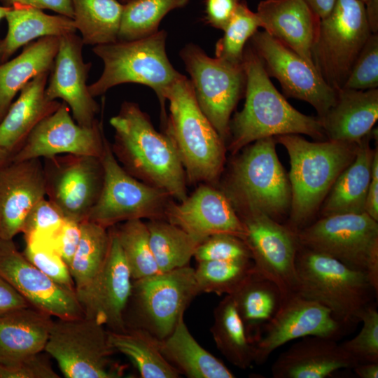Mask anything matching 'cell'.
I'll use <instances>...</instances> for the list:
<instances>
[{"instance_id":"cell-1","label":"cell","mask_w":378,"mask_h":378,"mask_svg":"<svg viewBox=\"0 0 378 378\" xmlns=\"http://www.w3.org/2000/svg\"><path fill=\"white\" fill-rule=\"evenodd\" d=\"M109 122L114 130L111 148L125 170L178 202L184 200L187 179L176 148L166 133L154 128L139 104L124 102Z\"/></svg>"},{"instance_id":"cell-2","label":"cell","mask_w":378,"mask_h":378,"mask_svg":"<svg viewBox=\"0 0 378 378\" xmlns=\"http://www.w3.org/2000/svg\"><path fill=\"white\" fill-rule=\"evenodd\" d=\"M243 64L246 74L245 102L230 121L232 153L258 139L284 134H305L327 140L318 117L293 107L276 90L254 50L246 46Z\"/></svg>"},{"instance_id":"cell-3","label":"cell","mask_w":378,"mask_h":378,"mask_svg":"<svg viewBox=\"0 0 378 378\" xmlns=\"http://www.w3.org/2000/svg\"><path fill=\"white\" fill-rule=\"evenodd\" d=\"M275 139L290 158L291 199L287 225L297 232L308 225L337 178L353 162L358 143L312 142L298 134L279 135Z\"/></svg>"},{"instance_id":"cell-4","label":"cell","mask_w":378,"mask_h":378,"mask_svg":"<svg viewBox=\"0 0 378 378\" xmlns=\"http://www.w3.org/2000/svg\"><path fill=\"white\" fill-rule=\"evenodd\" d=\"M169 115L166 134L174 144L191 183L217 180L225 160L223 139L202 112L190 79L183 74L165 91Z\"/></svg>"},{"instance_id":"cell-5","label":"cell","mask_w":378,"mask_h":378,"mask_svg":"<svg viewBox=\"0 0 378 378\" xmlns=\"http://www.w3.org/2000/svg\"><path fill=\"white\" fill-rule=\"evenodd\" d=\"M295 271L296 292L326 307L346 329L377 296L366 272L300 244Z\"/></svg>"},{"instance_id":"cell-6","label":"cell","mask_w":378,"mask_h":378,"mask_svg":"<svg viewBox=\"0 0 378 378\" xmlns=\"http://www.w3.org/2000/svg\"><path fill=\"white\" fill-rule=\"evenodd\" d=\"M167 34L159 30L148 36L93 47L92 52L104 64L100 77L88 85L93 97L124 83H137L150 88L161 107V117L167 121L164 94L182 74L171 64L166 51Z\"/></svg>"},{"instance_id":"cell-7","label":"cell","mask_w":378,"mask_h":378,"mask_svg":"<svg viewBox=\"0 0 378 378\" xmlns=\"http://www.w3.org/2000/svg\"><path fill=\"white\" fill-rule=\"evenodd\" d=\"M253 143L234 162L225 194L239 217L262 214L279 222L290 209L289 180L276 153L275 137Z\"/></svg>"},{"instance_id":"cell-8","label":"cell","mask_w":378,"mask_h":378,"mask_svg":"<svg viewBox=\"0 0 378 378\" xmlns=\"http://www.w3.org/2000/svg\"><path fill=\"white\" fill-rule=\"evenodd\" d=\"M198 295L194 268L189 265L133 280L125 314L126 328H141L162 340Z\"/></svg>"},{"instance_id":"cell-9","label":"cell","mask_w":378,"mask_h":378,"mask_svg":"<svg viewBox=\"0 0 378 378\" xmlns=\"http://www.w3.org/2000/svg\"><path fill=\"white\" fill-rule=\"evenodd\" d=\"M296 234L301 246L366 272L378 293V223L365 212L322 216Z\"/></svg>"},{"instance_id":"cell-10","label":"cell","mask_w":378,"mask_h":378,"mask_svg":"<svg viewBox=\"0 0 378 378\" xmlns=\"http://www.w3.org/2000/svg\"><path fill=\"white\" fill-rule=\"evenodd\" d=\"M372 34L360 0H336L321 19L311 55L315 69L335 90L342 89L353 64Z\"/></svg>"},{"instance_id":"cell-11","label":"cell","mask_w":378,"mask_h":378,"mask_svg":"<svg viewBox=\"0 0 378 378\" xmlns=\"http://www.w3.org/2000/svg\"><path fill=\"white\" fill-rule=\"evenodd\" d=\"M44 351L57 361L67 378L122 376V368L111 359L115 351L108 341V330L85 316L54 320Z\"/></svg>"},{"instance_id":"cell-12","label":"cell","mask_w":378,"mask_h":378,"mask_svg":"<svg viewBox=\"0 0 378 378\" xmlns=\"http://www.w3.org/2000/svg\"><path fill=\"white\" fill-rule=\"evenodd\" d=\"M100 159L104 169L103 186L87 220L106 228L134 219L164 220L171 197L126 172L115 157L106 137Z\"/></svg>"},{"instance_id":"cell-13","label":"cell","mask_w":378,"mask_h":378,"mask_svg":"<svg viewBox=\"0 0 378 378\" xmlns=\"http://www.w3.org/2000/svg\"><path fill=\"white\" fill-rule=\"evenodd\" d=\"M179 55L200 108L225 141L232 113L245 92L244 64L211 57L194 43L186 45Z\"/></svg>"},{"instance_id":"cell-14","label":"cell","mask_w":378,"mask_h":378,"mask_svg":"<svg viewBox=\"0 0 378 378\" xmlns=\"http://www.w3.org/2000/svg\"><path fill=\"white\" fill-rule=\"evenodd\" d=\"M46 195L65 219L81 223L100 195L104 169L100 158L62 154L43 158Z\"/></svg>"},{"instance_id":"cell-15","label":"cell","mask_w":378,"mask_h":378,"mask_svg":"<svg viewBox=\"0 0 378 378\" xmlns=\"http://www.w3.org/2000/svg\"><path fill=\"white\" fill-rule=\"evenodd\" d=\"M248 44L269 77L275 78L285 95L304 101L323 117L334 104L337 91L330 87L314 66L266 31H256Z\"/></svg>"},{"instance_id":"cell-16","label":"cell","mask_w":378,"mask_h":378,"mask_svg":"<svg viewBox=\"0 0 378 378\" xmlns=\"http://www.w3.org/2000/svg\"><path fill=\"white\" fill-rule=\"evenodd\" d=\"M347 329L324 305L298 292L285 297L255 344L254 363L262 365L284 344L308 336L337 340Z\"/></svg>"},{"instance_id":"cell-17","label":"cell","mask_w":378,"mask_h":378,"mask_svg":"<svg viewBox=\"0 0 378 378\" xmlns=\"http://www.w3.org/2000/svg\"><path fill=\"white\" fill-rule=\"evenodd\" d=\"M254 269L274 282L284 297L297 291L295 258L299 243L288 225L262 214L240 216Z\"/></svg>"},{"instance_id":"cell-18","label":"cell","mask_w":378,"mask_h":378,"mask_svg":"<svg viewBox=\"0 0 378 378\" xmlns=\"http://www.w3.org/2000/svg\"><path fill=\"white\" fill-rule=\"evenodd\" d=\"M107 258L99 272L87 284L75 288L84 316L96 320L111 331L126 328L125 314L133 279L112 228Z\"/></svg>"},{"instance_id":"cell-19","label":"cell","mask_w":378,"mask_h":378,"mask_svg":"<svg viewBox=\"0 0 378 378\" xmlns=\"http://www.w3.org/2000/svg\"><path fill=\"white\" fill-rule=\"evenodd\" d=\"M106 136L102 121L91 127L79 125L66 104L41 120L29 133L10 161L50 158L62 154L100 158Z\"/></svg>"},{"instance_id":"cell-20","label":"cell","mask_w":378,"mask_h":378,"mask_svg":"<svg viewBox=\"0 0 378 378\" xmlns=\"http://www.w3.org/2000/svg\"><path fill=\"white\" fill-rule=\"evenodd\" d=\"M0 275L31 307L52 317L84 316L75 290L56 283L35 267L19 252L13 239L0 238Z\"/></svg>"},{"instance_id":"cell-21","label":"cell","mask_w":378,"mask_h":378,"mask_svg":"<svg viewBox=\"0 0 378 378\" xmlns=\"http://www.w3.org/2000/svg\"><path fill=\"white\" fill-rule=\"evenodd\" d=\"M83 46L81 37L76 33L59 37L45 94L50 100L61 99L66 104L79 125L91 127L97 120L100 108L88 90L87 80L92 63L84 62Z\"/></svg>"},{"instance_id":"cell-22","label":"cell","mask_w":378,"mask_h":378,"mask_svg":"<svg viewBox=\"0 0 378 378\" xmlns=\"http://www.w3.org/2000/svg\"><path fill=\"white\" fill-rule=\"evenodd\" d=\"M164 220L202 243L218 234H228L244 241L246 230L232 203L221 191L202 185L189 197L176 203L169 200Z\"/></svg>"},{"instance_id":"cell-23","label":"cell","mask_w":378,"mask_h":378,"mask_svg":"<svg viewBox=\"0 0 378 378\" xmlns=\"http://www.w3.org/2000/svg\"><path fill=\"white\" fill-rule=\"evenodd\" d=\"M46 197L43 162L35 158L9 161L0 169V238L21 232L31 208Z\"/></svg>"},{"instance_id":"cell-24","label":"cell","mask_w":378,"mask_h":378,"mask_svg":"<svg viewBox=\"0 0 378 378\" xmlns=\"http://www.w3.org/2000/svg\"><path fill=\"white\" fill-rule=\"evenodd\" d=\"M255 13L265 31L314 67L311 50L321 18L304 0H262Z\"/></svg>"},{"instance_id":"cell-25","label":"cell","mask_w":378,"mask_h":378,"mask_svg":"<svg viewBox=\"0 0 378 378\" xmlns=\"http://www.w3.org/2000/svg\"><path fill=\"white\" fill-rule=\"evenodd\" d=\"M358 364L332 338L308 336L295 342L273 363L274 378H326Z\"/></svg>"},{"instance_id":"cell-26","label":"cell","mask_w":378,"mask_h":378,"mask_svg":"<svg viewBox=\"0 0 378 378\" xmlns=\"http://www.w3.org/2000/svg\"><path fill=\"white\" fill-rule=\"evenodd\" d=\"M318 118L327 140L358 143L377 120L378 88L337 90L334 104Z\"/></svg>"},{"instance_id":"cell-27","label":"cell","mask_w":378,"mask_h":378,"mask_svg":"<svg viewBox=\"0 0 378 378\" xmlns=\"http://www.w3.org/2000/svg\"><path fill=\"white\" fill-rule=\"evenodd\" d=\"M50 72L42 73L29 81L20 91L0 121V148L14 154L33 129L60 106L45 94Z\"/></svg>"},{"instance_id":"cell-28","label":"cell","mask_w":378,"mask_h":378,"mask_svg":"<svg viewBox=\"0 0 378 378\" xmlns=\"http://www.w3.org/2000/svg\"><path fill=\"white\" fill-rule=\"evenodd\" d=\"M53 321L31 306L0 316V365H13L43 351Z\"/></svg>"},{"instance_id":"cell-29","label":"cell","mask_w":378,"mask_h":378,"mask_svg":"<svg viewBox=\"0 0 378 378\" xmlns=\"http://www.w3.org/2000/svg\"><path fill=\"white\" fill-rule=\"evenodd\" d=\"M7 32L0 39V64L13 55L21 47L45 36H57L76 33L73 19L62 15H48L30 6H10L5 18Z\"/></svg>"},{"instance_id":"cell-30","label":"cell","mask_w":378,"mask_h":378,"mask_svg":"<svg viewBox=\"0 0 378 378\" xmlns=\"http://www.w3.org/2000/svg\"><path fill=\"white\" fill-rule=\"evenodd\" d=\"M59 42L57 36L40 38L24 46L15 57L0 64V121L24 85L36 76L51 71Z\"/></svg>"},{"instance_id":"cell-31","label":"cell","mask_w":378,"mask_h":378,"mask_svg":"<svg viewBox=\"0 0 378 378\" xmlns=\"http://www.w3.org/2000/svg\"><path fill=\"white\" fill-rule=\"evenodd\" d=\"M372 134V130L358 142L354 160L339 175L323 200L322 216L365 212L374 153L370 146Z\"/></svg>"},{"instance_id":"cell-32","label":"cell","mask_w":378,"mask_h":378,"mask_svg":"<svg viewBox=\"0 0 378 378\" xmlns=\"http://www.w3.org/2000/svg\"><path fill=\"white\" fill-rule=\"evenodd\" d=\"M166 360L188 378H233L235 375L218 358L202 347L188 330L184 316L171 334L159 341Z\"/></svg>"},{"instance_id":"cell-33","label":"cell","mask_w":378,"mask_h":378,"mask_svg":"<svg viewBox=\"0 0 378 378\" xmlns=\"http://www.w3.org/2000/svg\"><path fill=\"white\" fill-rule=\"evenodd\" d=\"M230 295L247 336L255 345L265 326L276 314L284 297L274 282L254 268Z\"/></svg>"},{"instance_id":"cell-34","label":"cell","mask_w":378,"mask_h":378,"mask_svg":"<svg viewBox=\"0 0 378 378\" xmlns=\"http://www.w3.org/2000/svg\"><path fill=\"white\" fill-rule=\"evenodd\" d=\"M108 341L115 351L125 355L142 378H178L180 373L162 354L159 340L139 328L108 330Z\"/></svg>"},{"instance_id":"cell-35","label":"cell","mask_w":378,"mask_h":378,"mask_svg":"<svg viewBox=\"0 0 378 378\" xmlns=\"http://www.w3.org/2000/svg\"><path fill=\"white\" fill-rule=\"evenodd\" d=\"M211 332L217 349L232 365L246 370L254 363L255 346L230 295H226L214 309Z\"/></svg>"},{"instance_id":"cell-36","label":"cell","mask_w":378,"mask_h":378,"mask_svg":"<svg viewBox=\"0 0 378 378\" xmlns=\"http://www.w3.org/2000/svg\"><path fill=\"white\" fill-rule=\"evenodd\" d=\"M73 20L84 45L118 41L123 4L119 0H71Z\"/></svg>"},{"instance_id":"cell-37","label":"cell","mask_w":378,"mask_h":378,"mask_svg":"<svg viewBox=\"0 0 378 378\" xmlns=\"http://www.w3.org/2000/svg\"><path fill=\"white\" fill-rule=\"evenodd\" d=\"M146 225L150 246L160 272L188 265L200 242L164 219L150 220Z\"/></svg>"},{"instance_id":"cell-38","label":"cell","mask_w":378,"mask_h":378,"mask_svg":"<svg viewBox=\"0 0 378 378\" xmlns=\"http://www.w3.org/2000/svg\"><path fill=\"white\" fill-rule=\"evenodd\" d=\"M111 234L96 223L81 222V237L69 266L75 288L90 281L101 270L110 248Z\"/></svg>"},{"instance_id":"cell-39","label":"cell","mask_w":378,"mask_h":378,"mask_svg":"<svg viewBox=\"0 0 378 378\" xmlns=\"http://www.w3.org/2000/svg\"><path fill=\"white\" fill-rule=\"evenodd\" d=\"M190 0H132L123 4L118 41H132L156 33L165 15Z\"/></svg>"},{"instance_id":"cell-40","label":"cell","mask_w":378,"mask_h":378,"mask_svg":"<svg viewBox=\"0 0 378 378\" xmlns=\"http://www.w3.org/2000/svg\"><path fill=\"white\" fill-rule=\"evenodd\" d=\"M133 280L160 273L153 254L146 223L130 220L112 227Z\"/></svg>"},{"instance_id":"cell-41","label":"cell","mask_w":378,"mask_h":378,"mask_svg":"<svg viewBox=\"0 0 378 378\" xmlns=\"http://www.w3.org/2000/svg\"><path fill=\"white\" fill-rule=\"evenodd\" d=\"M253 268L251 259L199 262L194 268L199 293L231 295Z\"/></svg>"},{"instance_id":"cell-42","label":"cell","mask_w":378,"mask_h":378,"mask_svg":"<svg viewBox=\"0 0 378 378\" xmlns=\"http://www.w3.org/2000/svg\"><path fill=\"white\" fill-rule=\"evenodd\" d=\"M261 27L256 13L246 0H241L234 15L216 42L215 57L232 64H242L245 47L250 38Z\"/></svg>"},{"instance_id":"cell-43","label":"cell","mask_w":378,"mask_h":378,"mask_svg":"<svg viewBox=\"0 0 378 378\" xmlns=\"http://www.w3.org/2000/svg\"><path fill=\"white\" fill-rule=\"evenodd\" d=\"M24 257L56 283L75 290L69 266L52 247L51 241H26Z\"/></svg>"},{"instance_id":"cell-44","label":"cell","mask_w":378,"mask_h":378,"mask_svg":"<svg viewBox=\"0 0 378 378\" xmlns=\"http://www.w3.org/2000/svg\"><path fill=\"white\" fill-rule=\"evenodd\" d=\"M363 326L354 338L340 344L358 363H378V312L373 302L359 316Z\"/></svg>"},{"instance_id":"cell-45","label":"cell","mask_w":378,"mask_h":378,"mask_svg":"<svg viewBox=\"0 0 378 378\" xmlns=\"http://www.w3.org/2000/svg\"><path fill=\"white\" fill-rule=\"evenodd\" d=\"M65 220L61 211L46 197L28 213L22 228L25 241L50 240Z\"/></svg>"},{"instance_id":"cell-46","label":"cell","mask_w":378,"mask_h":378,"mask_svg":"<svg viewBox=\"0 0 378 378\" xmlns=\"http://www.w3.org/2000/svg\"><path fill=\"white\" fill-rule=\"evenodd\" d=\"M342 88H378V34L372 33L357 56Z\"/></svg>"},{"instance_id":"cell-47","label":"cell","mask_w":378,"mask_h":378,"mask_svg":"<svg viewBox=\"0 0 378 378\" xmlns=\"http://www.w3.org/2000/svg\"><path fill=\"white\" fill-rule=\"evenodd\" d=\"M193 257L197 262L251 260L246 243L241 239L228 234H218L208 237L198 245Z\"/></svg>"},{"instance_id":"cell-48","label":"cell","mask_w":378,"mask_h":378,"mask_svg":"<svg viewBox=\"0 0 378 378\" xmlns=\"http://www.w3.org/2000/svg\"><path fill=\"white\" fill-rule=\"evenodd\" d=\"M42 352L13 365H0V378H59Z\"/></svg>"},{"instance_id":"cell-49","label":"cell","mask_w":378,"mask_h":378,"mask_svg":"<svg viewBox=\"0 0 378 378\" xmlns=\"http://www.w3.org/2000/svg\"><path fill=\"white\" fill-rule=\"evenodd\" d=\"M81 237V223L65 219L51 239V244L65 263L69 266Z\"/></svg>"},{"instance_id":"cell-50","label":"cell","mask_w":378,"mask_h":378,"mask_svg":"<svg viewBox=\"0 0 378 378\" xmlns=\"http://www.w3.org/2000/svg\"><path fill=\"white\" fill-rule=\"evenodd\" d=\"M241 0H204V20L211 27L224 30Z\"/></svg>"},{"instance_id":"cell-51","label":"cell","mask_w":378,"mask_h":378,"mask_svg":"<svg viewBox=\"0 0 378 378\" xmlns=\"http://www.w3.org/2000/svg\"><path fill=\"white\" fill-rule=\"evenodd\" d=\"M29 306L27 300L0 275V316Z\"/></svg>"},{"instance_id":"cell-52","label":"cell","mask_w":378,"mask_h":378,"mask_svg":"<svg viewBox=\"0 0 378 378\" xmlns=\"http://www.w3.org/2000/svg\"><path fill=\"white\" fill-rule=\"evenodd\" d=\"M0 1L5 6L10 7L15 4L26 5L40 10H50L71 19L74 18L71 0H0Z\"/></svg>"},{"instance_id":"cell-53","label":"cell","mask_w":378,"mask_h":378,"mask_svg":"<svg viewBox=\"0 0 378 378\" xmlns=\"http://www.w3.org/2000/svg\"><path fill=\"white\" fill-rule=\"evenodd\" d=\"M365 212L378 221V150H374L372 166L371 180L366 197Z\"/></svg>"},{"instance_id":"cell-54","label":"cell","mask_w":378,"mask_h":378,"mask_svg":"<svg viewBox=\"0 0 378 378\" xmlns=\"http://www.w3.org/2000/svg\"><path fill=\"white\" fill-rule=\"evenodd\" d=\"M365 5L370 31L373 34H378V0H368Z\"/></svg>"},{"instance_id":"cell-55","label":"cell","mask_w":378,"mask_h":378,"mask_svg":"<svg viewBox=\"0 0 378 378\" xmlns=\"http://www.w3.org/2000/svg\"><path fill=\"white\" fill-rule=\"evenodd\" d=\"M314 12L321 19L332 10L336 0H304Z\"/></svg>"},{"instance_id":"cell-56","label":"cell","mask_w":378,"mask_h":378,"mask_svg":"<svg viewBox=\"0 0 378 378\" xmlns=\"http://www.w3.org/2000/svg\"><path fill=\"white\" fill-rule=\"evenodd\" d=\"M354 372L360 378H377L378 363H361L353 368Z\"/></svg>"},{"instance_id":"cell-57","label":"cell","mask_w":378,"mask_h":378,"mask_svg":"<svg viewBox=\"0 0 378 378\" xmlns=\"http://www.w3.org/2000/svg\"><path fill=\"white\" fill-rule=\"evenodd\" d=\"M11 155L0 148V169L10 160Z\"/></svg>"},{"instance_id":"cell-58","label":"cell","mask_w":378,"mask_h":378,"mask_svg":"<svg viewBox=\"0 0 378 378\" xmlns=\"http://www.w3.org/2000/svg\"><path fill=\"white\" fill-rule=\"evenodd\" d=\"M10 7L9 6H0V21L5 18V16L8 11L10 10Z\"/></svg>"},{"instance_id":"cell-59","label":"cell","mask_w":378,"mask_h":378,"mask_svg":"<svg viewBox=\"0 0 378 378\" xmlns=\"http://www.w3.org/2000/svg\"><path fill=\"white\" fill-rule=\"evenodd\" d=\"M122 4H126L132 0H119Z\"/></svg>"},{"instance_id":"cell-60","label":"cell","mask_w":378,"mask_h":378,"mask_svg":"<svg viewBox=\"0 0 378 378\" xmlns=\"http://www.w3.org/2000/svg\"><path fill=\"white\" fill-rule=\"evenodd\" d=\"M360 1H363L365 4L368 0H360Z\"/></svg>"}]
</instances>
